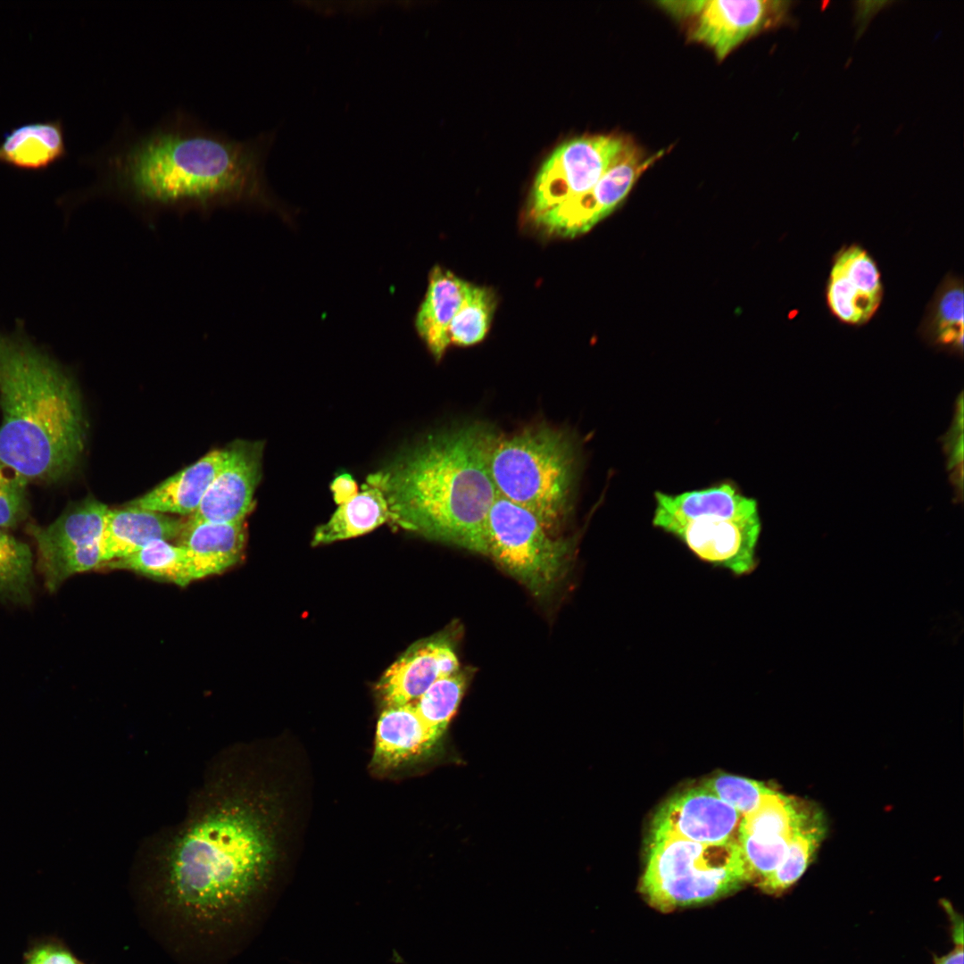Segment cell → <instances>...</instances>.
Returning <instances> with one entry per match:
<instances>
[{
    "label": "cell",
    "instance_id": "6da1fadb",
    "mask_svg": "<svg viewBox=\"0 0 964 964\" xmlns=\"http://www.w3.org/2000/svg\"><path fill=\"white\" fill-rule=\"evenodd\" d=\"M276 129L237 139L177 108L149 129L123 120L112 138L81 159L93 191L145 213L218 208L280 210L265 175Z\"/></svg>",
    "mask_w": 964,
    "mask_h": 964
},
{
    "label": "cell",
    "instance_id": "2e32d148",
    "mask_svg": "<svg viewBox=\"0 0 964 964\" xmlns=\"http://www.w3.org/2000/svg\"><path fill=\"white\" fill-rule=\"evenodd\" d=\"M884 287L875 259L861 245L852 244L833 257L826 286V302L839 321L861 326L877 313Z\"/></svg>",
    "mask_w": 964,
    "mask_h": 964
},
{
    "label": "cell",
    "instance_id": "44dd1931",
    "mask_svg": "<svg viewBox=\"0 0 964 964\" xmlns=\"http://www.w3.org/2000/svg\"><path fill=\"white\" fill-rule=\"evenodd\" d=\"M180 544L187 551L192 580L221 573L237 564L245 544V523L187 520Z\"/></svg>",
    "mask_w": 964,
    "mask_h": 964
},
{
    "label": "cell",
    "instance_id": "7402d4cb",
    "mask_svg": "<svg viewBox=\"0 0 964 964\" xmlns=\"http://www.w3.org/2000/svg\"><path fill=\"white\" fill-rule=\"evenodd\" d=\"M438 739L412 702L385 707L377 722L373 764L398 767L428 751Z\"/></svg>",
    "mask_w": 964,
    "mask_h": 964
},
{
    "label": "cell",
    "instance_id": "83f0119b",
    "mask_svg": "<svg viewBox=\"0 0 964 964\" xmlns=\"http://www.w3.org/2000/svg\"><path fill=\"white\" fill-rule=\"evenodd\" d=\"M102 566L133 570L181 586L193 581L186 549L165 540H154L136 553Z\"/></svg>",
    "mask_w": 964,
    "mask_h": 964
},
{
    "label": "cell",
    "instance_id": "ba28073f",
    "mask_svg": "<svg viewBox=\"0 0 964 964\" xmlns=\"http://www.w3.org/2000/svg\"><path fill=\"white\" fill-rule=\"evenodd\" d=\"M791 4L777 0L658 2L667 13L686 25L689 40L712 50L719 61L751 37L785 22Z\"/></svg>",
    "mask_w": 964,
    "mask_h": 964
},
{
    "label": "cell",
    "instance_id": "603a6c76",
    "mask_svg": "<svg viewBox=\"0 0 964 964\" xmlns=\"http://www.w3.org/2000/svg\"><path fill=\"white\" fill-rule=\"evenodd\" d=\"M225 457L226 449L211 451L128 505L165 514L192 515Z\"/></svg>",
    "mask_w": 964,
    "mask_h": 964
},
{
    "label": "cell",
    "instance_id": "d6986e66",
    "mask_svg": "<svg viewBox=\"0 0 964 964\" xmlns=\"http://www.w3.org/2000/svg\"><path fill=\"white\" fill-rule=\"evenodd\" d=\"M654 500L652 524L656 528L669 521L688 520L710 513L740 519L759 516L757 502L728 480L680 494L657 491Z\"/></svg>",
    "mask_w": 964,
    "mask_h": 964
},
{
    "label": "cell",
    "instance_id": "d6a6232c",
    "mask_svg": "<svg viewBox=\"0 0 964 964\" xmlns=\"http://www.w3.org/2000/svg\"><path fill=\"white\" fill-rule=\"evenodd\" d=\"M0 464V528L15 527L27 515L28 501L23 478L5 471Z\"/></svg>",
    "mask_w": 964,
    "mask_h": 964
},
{
    "label": "cell",
    "instance_id": "484cf974",
    "mask_svg": "<svg viewBox=\"0 0 964 964\" xmlns=\"http://www.w3.org/2000/svg\"><path fill=\"white\" fill-rule=\"evenodd\" d=\"M963 282L948 275L939 285L921 324L929 343L954 353L963 350Z\"/></svg>",
    "mask_w": 964,
    "mask_h": 964
},
{
    "label": "cell",
    "instance_id": "f1b7e54d",
    "mask_svg": "<svg viewBox=\"0 0 964 964\" xmlns=\"http://www.w3.org/2000/svg\"><path fill=\"white\" fill-rule=\"evenodd\" d=\"M33 586L29 547L0 528V602L28 605Z\"/></svg>",
    "mask_w": 964,
    "mask_h": 964
},
{
    "label": "cell",
    "instance_id": "9a60e30c",
    "mask_svg": "<svg viewBox=\"0 0 964 964\" xmlns=\"http://www.w3.org/2000/svg\"><path fill=\"white\" fill-rule=\"evenodd\" d=\"M263 445L237 441L226 449L224 461L210 484L192 522L237 523L253 508L262 477Z\"/></svg>",
    "mask_w": 964,
    "mask_h": 964
},
{
    "label": "cell",
    "instance_id": "e0dca14e",
    "mask_svg": "<svg viewBox=\"0 0 964 964\" xmlns=\"http://www.w3.org/2000/svg\"><path fill=\"white\" fill-rule=\"evenodd\" d=\"M459 670L449 642L435 639L409 649L383 674L377 685L385 707L415 702L435 681Z\"/></svg>",
    "mask_w": 964,
    "mask_h": 964
},
{
    "label": "cell",
    "instance_id": "836d02e7",
    "mask_svg": "<svg viewBox=\"0 0 964 964\" xmlns=\"http://www.w3.org/2000/svg\"><path fill=\"white\" fill-rule=\"evenodd\" d=\"M26 964H80L66 949L57 944H44L35 948Z\"/></svg>",
    "mask_w": 964,
    "mask_h": 964
},
{
    "label": "cell",
    "instance_id": "52a82bcc",
    "mask_svg": "<svg viewBox=\"0 0 964 964\" xmlns=\"http://www.w3.org/2000/svg\"><path fill=\"white\" fill-rule=\"evenodd\" d=\"M488 556L534 595L562 578L573 542L551 533L527 509L497 495L487 519Z\"/></svg>",
    "mask_w": 964,
    "mask_h": 964
},
{
    "label": "cell",
    "instance_id": "5b68a950",
    "mask_svg": "<svg viewBox=\"0 0 964 964\" xmlns=\"http://www.w3.org/2000/svg\"><path fill=\"white\" fill-rule=\"evenodd\" d=\"M578 467L573 436L543 423L498 435L489 455L497 495L529 511L554 535L572 513Z\"/></svg>",
    "mask_w": 964,
    "mask_h": 964
},
{
    "label": "cell",
    "instance_id": "4dcf8cb0",
    "mask_svg": "<svg viewBox=\"0 0 964 964\" xmlns=\"http://www.w3.org/2000/svg\"><path fill=\"white\" fill-rule=\"evenodd\" d=\"M465 686L466 677L458 670L435 681L412 702L420 719L439 738L459 707Z\"/></svg>",
    "mask_w": 964,
    "mask_h": 964
},
{
    "label": "cell",
    "instance_id": "1f68e13d",
    "mask_svg": "<svg viewBox=\"0 0 964 964\" xmlns=\"http://www.w3.org/2000/svg\"><path fill=\"white\" fill-rule=\"evenodd\" d=\"M702 786L742 816L756 810L764 798L774 791L761 782L723 773L711 777Z\"/></svg>",
    "mask_w": 964,
    "mask_h": 964
},
{
    "label": "cell",
    "instance_id": "5bb4252c",
    "mask_svg": "<svg viewBox=\"0 0 964 964\" xmlns=\"http://www.w3.org/2000/svg\"><path fill=\"white\" fill-rule=\"evenodd\" d=\"M743 816L704 786L681 792L655 814L649 838L672 837L702 844L737 839Z\"/></svg>",
    "mask_w": 964,
    "mask_h": 964
},
{
    "label": "cell",
    "instance_id": "4fadbf2b",
    "mask_svg": "<svg viewBox=\"0 0 964 964\" xmlns=\"http://www.w3.org/2000/svg\"><path fill=\"white\" fill-rule=\"evenodd\" d=\"M813 807L773 791L756 810L743 816L737 841L753 880L761 881L780 865L791 837Z\"/></svg>",
    "mask_w": 964,
    "mask_h": 964
},
{
    "label": "cell",
    "instance_id": "3957f363",
    "mask_svg": "<svg viewBox=\"0 0 964 964\" xmlns=\"http://www.w3.org/2000/svg\"><path fill=\"white\" fill-rule=\"evenodd\" d=\"M497 436L478 421L429 435L367 484L383 493L392 524L488 556L487 519L497 497L489 455Z\"/></svg>",
    "mask_w": 964,
    "mask_h": 964
},
{
    "label": "cell",
    "instance_id": "ffe728a7",
    "mask_svg": "<svg viewBox=\"0 0 964 964\" xmlns=\"http://www.w3.org/2000/svg\"><path fill=\"white\" fill-rule=\"evenodd\" d=\"M468 284L440 265L429 270L427 290L414 317V328L436 361L442 359L451 345L448 328L463 303Z\"/></svg>",
    "mask_w": 964,
    "mask_h": 964
},
{
    "label": "cell",
    "instance_id": "8992f818",
    "mask_svg": "<svg viewBox=\"0 0 964 964\" xmlns=\"http://www.w3.org/2000/svg\"><path fill=\"white\" fill-rule=\"evenodd\" d=\"M752 876L737 839L702 844L649 838L640 891L661 912L706 903L738 889Z\"/></svg>",
    "mask_w": 964,
    "mask_h": 964
},
{
    "label": "cell",
    "instance_id": "8fae6325",
    "mask_svg": "<svg viewBox=\"0 0 964 964\" xmlns=\"http://www.w3.org/2000/svg\"><path fill=\"white\" fill-rule=\"evenodd\" d=\"M664 154L661 150L645 157L642 149L627 138L591 190L552 207L532 221L546 234L557 237H574L587 232L620 205L638 178Z\"/></svg>",
    "mask_w": 964,
    "mask_h": 964
},
{
    "label": "cell",
    "instance_id": "4316f807",
    "mask_svg": "<svg viewBox=\"0 0 964 964\" xmlns=\"http://www.w3.org/2000/svg\"><path fill=\"white\" fill-rule=\"evenodd\" d=\"M825 834L823 815L813 807L791 837L780 865L760 881L758 886L769 894H779L788 889L805 872Z\"/></svg>",
    "mask_w": 964,
    "mask_h": 964
},
{
    "label": "cell",
    "instance_id": "d590c367",
    "mask_svg": "<svg viewBox=\"0 0 964 964\" xmlns=\"http://www.w3.org/2000/svg\"><path fill=\"white\" fill-rule=\"evenodd\" d=\"M952 930L954 947L943 956H935V964H963V924H953Z\"/></svg>",
    "mask_w": 964,
    "mask_h": 964
},
{
    "label": "cell",
    "instance_id": "7c38bea8",
    "mask_svg": "<svg viewBox=\"0 0 964 964\" xmlns=\"http://www.w3.org/2000/svg\"><path fill=\"white\" fill-rule=\"evenodd\" d=\"M657 528L671 534L699 559L744 575L756 566L760 517L739 519L710 513L692 519L669 521Z\"/></svg>",
    "mask_w": 964,
    "mask_h": 964
},
{
    "label": "cell",
    "instance_id": "cb8c5ba5",
    "mask_svg": "<svg viewBox=\"0 0 964 964\" xmlns=\"http://www.w3.org/2000/svg\"><path fill=\"white\" fill-rule=\"evenodd\" d=\"M67 155L60 119L21 124L4 133L0 142V164L17 170H44Z\"/></svg>",
    "mask_w": 964,
    "mask_h": 964
},
{
    "label": "cell",
    "instance_id": "f546056e",
    "mask_svg": "<svg viewBox=\"0 0 964 964\" xmlns=\"http://www.w3.org/2000/svg\"><path fill=\"white\" fill-rule=\"evenodd\" d=\"M495 305L491 289L468 284L463 303L448 328L450 343L469 346L481 342L489 329Z\"/></svg>",
    "mask_w": 964,
    "mask_h": 964
},
{
    "label": "cell",
    "instance_id": "d4e9b609",
    "mask_svg": "<svg viewBox=\"0 0 964 964\" xmlns=\"http://www.w3.org/2000/svg\"><path fill=\"white\" fill-rule=\"evenodd\" d=\"M390 521V511L383 493L369 484L348 502L338 505L326 523L313 534L312 544L319 545L366 534Z\"/></svg>",
    "mask_w": 964,
    "mask_h": 964
},
{
    "label": "cell",
    "instance_id": "30bf717a",
    "mask_svg": "<svg viewBox=\"0 0 964 964\" xmlns=\"http://www.w3.org/2000/svg\"><path fill=\"white\" fill-rule=\"evenodd\" d=\"M627 138L613 135L576 137L560 145L542 164L528 204L530 220L591 190Z\"/></svg>",
    "mask_w": 964,
    "mask_h": 964
},
{
    "label": "cell",
    "instance_id": "277c9868",
    "mask_svg": "<svg viewBox=\"0 0 964 964\" xmlns=\"http://www.w3.org/2000/svg\"><path fill=\"white\" fill-rule=\"evenodd\" d=\"M0 464L25 481H57L76 466L86 422L73 380L29 343L0 333Z\"/></svg>",
    "mask_w": 964,
    "mask_h": 964
},
{
    "label": "cell",
    "instance_id": "7a4b0ae2",
    "mask_svg": "<svg viewBox=\"0 0 964 964\" xmlns=\"http://www.w3.org/2000/svg\"><path fill=\"white\" fill-rule=\"evenodd\" d=\"M263 806L228 768L214 774L158 855L162 897L199 925L245 914L267 885L274 860Z\"/></svg>",
    "mask_w": 964,
    "mask_h": 964
},
{
    "label": "cell",
    "instance_id": "ac0fdd59",
    "mask_svg": "<svg viewBox=\"0 0 964 964\" xmlns=\"http://www.w3.org/2000/svg\"><path fill=\"white\" fill-rule=\"evenodd\" d=\"M186 522L162 512L127 506L106 511L101 539L100 566L127 557L154 540L179 536Z\"/></svg>",
    "mask_w": 964,
    "mask_h": 964
},
{
    "label": "cell",
    "instance_id": "e575fe53",
    "mask_svg": "<svg viewBox=\"0 0 964 964\" xmlns=\"http://www.w3.org/2000/svg\"><path fill=\"white\" fill-rule=\"evenodd\" d=\"M330 490L337 505L348 502L359 493L356 481L348 473L336 477L330 485Z\"/></svg>",
    "mask_w": 964,
    "mask_h": 964
},
{
    "label": "cell",
    "instance_id": "9c48e42d",
    "mask_svg": "<svg viewBox=\"0 0 964 964\" xmlns=\"http://www.w3.org/2000/svg\"><path fill=\"white\" fill-rule=\"evenodd\" d=\"M108 507L86 499L69 507L46 527L30 524L27 532L37 547V567L54 593L74 574L99 568L104 520Z\"/></svg>",
    "mask_w": 964,
    "mask_h": 964
}]
</instances>
